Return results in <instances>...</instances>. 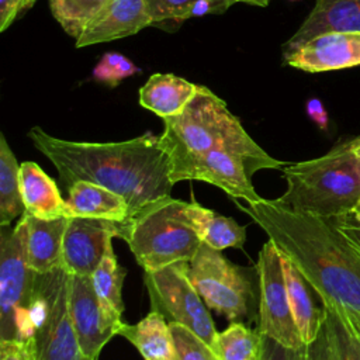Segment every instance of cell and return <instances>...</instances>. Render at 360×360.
Returning <instances> with one entry per match:
<instances>
[{
  "instance_id": "1",
  "label": "cell",
  "mask_w": 360,
  "mask_h": 360,
  "mask_svg": "<svg viewBox=\"0 0 360 360\" xmlns=\"http://www.w3.org/2000/svg\"><path fill=\"white\" fill-rule=\"evenodd\" d=\"M233 202L297 267L322 305L360 314V245L335 219L294 211L276 200Z\"/></svg>"
},
{
  "instance_id": "2",
  "label": "cell",
  "mask_w": 360,
  "mask_h": 360,
  "mask_svg": "<svg viewBox=\"0 0 360 360\" xmlns=\"http://www.w3.org/2000/svg\"><path fill=\"white\" fill-rule=\"evenodd\" d=\"M28 138L55 166L66 190L80 180L103 186L127 201L132 218L172 197L174 183L160 135L145 132L120 142H80L60 139L32 127Z\"/></svg>"
},
{
  "instance_id": "3",
  "label": "cell",
  "mask_w": 360,
  "mask_h": 360,
  "mask_svg": "<svg viewBox=\"0 0 360 360\" xmlns=\"http://www.w3.org/2000/svg\"><path fill=\"white\" fill-rule=\"evenodd\" d=\"M281 170L287 188L276 201L283 207L326 219H347L360 207V167L352 139Z\"/></svg>"
},
{
  "instance_id": "4",
  "label": "cell",
  "mask_w": 360,
  "mask_h": 360,
  "mask_svg": "<svg viewBox=\"0 0 360 360\" xmlns=\"http://www.w3.org/2000/svg\"><path fill=\"white\" fill-rule=\"evenodd\" d=\"M163 124L160 142L170 166L212 149H228L273 163L278 169L285 166V162L274 159L260 148L239 118L228 110L226 103L205 86H198L187 107L177 115L163 118Z\"/></svg>"
},
{
  "instance_id": "5",
  "label": "cell",
  "mask_w": 360,
  "mask_h": 360,
  "mask_svg": "<svg viewBox=\"0 0 360 360\" xmlns=\"http://www.w3.org/2000/svg\"><path fill=\"white\" fill-rule=\"evenodd\" d=\"M69 287L70 273L63 266L35 276L32 298L17 323L15 340H32L38 360H90L73 329Z\"/></svg>"
},
{
  "instance_id": "6",
  "label": "cell",
  "mask_w": 360,
  "mask_h": 360,
  "mask_svg": "<svg viewBox=\"0 0 360 360\" xmlns=\"http://www.w3.org/2000/svg\"><path fill=\"white\" fill-rule=\"evenodd\" d=\"M186 207V201L169 197L145 208L125 225L122 239L143 271L190 262L197 253L202 242Z\"/></svg>"
},
{
  "instance_id": "7",
  "label": "cell",
  "mask_w": 360,
  "mask_h": 360,
  "mask_svg": "<svg viewBox=\"0 0 360 360\" xmlns=\"http://www.w3.org/2000/svg\"><path fill=\"white\" fill-rule=\"evenodd\" d=\"M188 276L210 309L229 322L253 319L256 304V267H242L226 259L221 250L201 243L190 260Z\"/></svg>"
},
{
  "instance_id": "8",
  "label": "cell",
  "mask_w": 360,
  "mask_h": 360,
  "mask_svg": "<svg viewBox=\"0 0 360 360\" xmlns=\"http://www.w3.org/2000/svg\"><path fill=\"white\" fill-rule=\"evenodd\" d=\"M190 262H177L153 271H145L143 281L152 311L170 323H179L198 336L210 349L217 338L208 307L188 276Z\"/></svg>"
},
{
  "instance_id": "9",
  "label": "cell",
  "mask_w": 360,
  "mask_h": 360,
  "mask_svg": "<svg viewBox=\"0 0 360 360\" xmlns=\"http://www.w3.org/2000/svg\"><path fill=\"white\" fill-rule=\"evenodd\" d=\"M37 273L28 262V222L22 214L0 226V342L15 340L17 322L27 312Z\"/></svg>"
},
{
  "instance_id": "10",
  "label": "cell",
  "mask_w": 360,
  "mask_h": 360,
  "mask_svg": "<svg viewBox=\"0 0 360 360\" xmlns=\"http://www.w3.org/2000/svg\"><path fill=\"white\" fill-rule=\"evenodd\" d=\"M262 169H278L276 165L249 158L228 149H212L170 166V179L201 180L224 190L231 200L256 202L262 200L252 184V176Z\"/></svg>"
},
{
  "instance_id": "11",
  "label": "cell",
  "mask_w": 360,
  "mask_h": 360,
  "mask_svg": "<svg viewBox=\"0 0 360 360\" xmlns=\"http://www.w3.org/2000/svg\"><path fill=\"white\" fill-rule=\"evenodd\" d=\"M256 270L259 274L257 330L285 346H304L290 307L281 253L270 239L259 252Z\"/></svg>"
},
{
  "instance_id": "12",
  "label": "cell",
  "mask_w": 360,
  "mask_h": 360,
  "mask_svg": "<svg viewBox=\"0 0 360 360\" xmlns=\"http://www.w3.org/2000/svg\"><path fill=\"white\" fill-rule=\"evenodd\" d=\"M69 309L83 354L90 360H98L105 343L118 335L124 323L121 316L100 301L89 276L70 274Z\"/></svg>"
},
{
  "instance_id": "13",
  "label": "cell",
  "mask_w": 360,
  "mask_h": 360,
  "mask_svg": "<svg viewBox=\"0 0 360 360\" xmlns=\"http://www.w3.org/2000/svg\"><path fill=\"white\" fill-rule=\"evenodd\" d=\"M127 224L69 218L63 236V267L68 273L90 277L112 245V238L122 239Z\"/></svg>"
},
{
  "instance_id": "14",
  "label": "cell",
  "mask_w": 360,
  "mask_h": 360,
  "mask_svg": "<svg viewBox=\"0 0 360 360\" xmlns=\"http://www.w3.org/2000/svg\"><path fill=\"white\" fill-rule=\"evenodd\" d=\"M283 56L288 66L309 73L360 66V32H323Z\"/></svg>"
},
{
  "instance_id": "15",
  "label": "cell",
  "mask_w": 360,
  "mask_h": 360,
  "mask_svg": "<svg viewBox=\"0 0 360 360\" xmlns=\"http://www.w3.org/2000/svg\"><path fill=\"white\" fill-rule=\"evenodd\" d=\"M152 25L146 0H111L76 39V48L135 35Z\"/></svg>"
},
{
  "instance_id": "16",
  "label": "cell",
  "mask_w": 360,
  "mask_h": 360,
  "mask_svg": "<svg viewBox=\"0 0 360 360\" xmlns=\"http://www.w3.org/2000/svg\"><path fill=\"white\" fill-rule=\"evenodd\" d=\"M330 31L360 32V0H315V6L284 44L283 53Z\"/></svg>"
},
{
  "instance_id": "17",
  "label": "cell",
  "mask_w": 360,
  "mask_h": 360,
  "mask_svg": "<svg viewBox=\"0 0 360 360\" xmlns=\"http://www.w3.org/2000/svg\"><path fill=\"white\" fill-rule=\"evenodd\" d=\"M65 217L93 218L127 224L132 219L127 201L117 193L91 181L80 180L68 190Z\"/></svg>"
},
{
  "instance_id": "18",
  "label": "cell",
  "mask_w": 360,
  "mask_h": 360,
  "mask_svg": "<svg viewBox=\"0 0 360 360\" xmlns=\"http://www.w3.org/2000/svg\"><path fill=\"white\" fill-rule=\"evenodd\" d=\"M20 190L25 214L39 219L65 217L66 201L56 183L31 160L20 163Z\"/></svg>"
},
{
  "instance_id": "19",
  "label": "cell",
  "mask_w": 360,
  "mask_h": 360,
  "mask_svg": "<svg viewBox=\"0 0 360 360\" xmlns=\"http://www.w3.org/2000/svg\"><path fill=\"white\" fill-rule=\"evenodd\" d=\"M28 222V262L37 274L63 266V236L68 217L39 219L24 212Z\"/></svg>"
},
{
  "instance_id": "20",
  "label": "cell",
  "mask_w": 360,
  "mask_h": 360,
  "mask_svg": "<svg viewBox=\"0 0 360 360\" xmlns=\"http://www.w3.org/2000/svg\"><path fill=\"white\" fill-rule=\"evenodd\" d=\"M197 89L198 84L173 73H155L141 87L139 104L160 118L173 117L187 107Z\"/></svg>"
},
{
  "instance_id": "21",
  "label": "cell",
  "mask_w": 360,
  "mask_h": 360,
  "mask_svg": "<svg viewBox=\"0 0 360 360\" xmlns=\"http://www.w3.org/2000/svg\"><path fill=\"white\" fill-rule=\"evenodd\" d=\"M118 335L135 346L143 360H176V346L169 322L158 311H150L134 325L122 323Z\"/></svg>"
},
{
  "instance_id": "22",
  "label": "cell",
  "mask_w": 360,
  "mask_h": 360,
  "mask_svg": "<svg viewBox=\"0 0 360 360\" xmlns=\"http://www.w3.org/2000/svg\"><path fill=\"white\" fill-rule=\"evenodd\" d=\"M281 253V252H280ZM281 263L285 277V285L290 300L291 312L300 332V336L304 345H309L318 335L325 312L323 307L319 309L309 292V284L302 277V274L297 270V267L281 253Z\"/></svg>"
},
{
  "instance_id": "23",
  "label": "cell",
  "mask_w": 360,
  "mask_h": 360,
  "mask_svg": "<svg viewBox=\"0 0 360 360\" xmlns=\"http://www.w3.org/2000/svg\"><path fill=\"white\" fill-rule=\"evenodd\" d=\"M186 211L202 243L218 250L243 248L246 226L239 225L233 218L221 215L195 201L187 202Z\"/></svg>"
},
{
  "instance_id": "24",
  "label": "cell",
  "mask_w": 360,
  "mask_h": 360,
  "mask_svg": "<svg viewBox=\"0 0 360 360\" xmlns=\"http://www.w3.org/2000/svg\"><path fill=\"white\" fill-rule=\"evenodd\" d=\"M25 212L20 190V163L15 159L4 134H0V226Z\"/></svg>"
},
{
  "instance_id": "25",
  "label": "cell",
  "mask_w": 360,
  "mask_h": 360,
  "mask_svg": "<svg viewBox=\"0 0 360 360\" xmlns=\"http://www.w3.org/2000/svg\"><path fill=\"white\" fill-rule=\"evenodd\" d=\"M211 352L215 360H259L260 332L243 322H231L217 333Z\"/></svg>"
},
{
  "instance_id": "26",
  "label": "cell",
  "mask_w": 360,
  "mask_h": 360,
  "mask_svg": "<svg viewBox=\"0 0 360 360\" xmlns=\"http://www.w3.org/2000/svg\"><path fill=\"white\" fill-rule=\"evenodd\" d=\"M127 270L118 264L112 245L108 248L101 263L90 276L93 287L100 301L114 314L122 315L125 307L122 301V284Z\"/></svg>"
},
{
  "instance_id": "27",
  "label": "cell",
  "mask_w": 360,
  "mask_h": 360,
  "mask_svg": "<svg viewBox=\"0 0 360 360\" xmlns=\"http://www.w3.org/2000/svg\"><path fill=\"white\" fill-rule=\"evenodd\" d=\"M111 0H49L53 18L77 39Z\"/></svg>"
},
{
  "instance_id": "28",
  "label": "cell",
  "mask_w": 360,
  "mask_h": 360,
  "mask_svg": "<svg viewBox=\"0 0 360 360\" xmlns=\"http://www.w3.org/2000/svg\"><path fill=\"white\" fill-rule=\"evenodd\" d=\"M322 307L339 360H360V340L333 308Z\"/></svg>"
},
{
  "instance_id": "29",
  "label": "cell",
  "mask_w": 360,
  "mask_h": 360,
  "mask_svg": "<svg viewBox=\"0 0 360 360\" xmlns=\"http://www.w3.org/2000/svg\"><path fill=\"white\" fill-rule=\"evenodd\" d=\"M139 72V68L120 52H105L93 69L96 82L115 87L124 79Z\"/></svg>"
},
{
  "instance_id": "30",
  "label": "cell",
  "mask_w": 360,
  "mask_h": 360,
  "mask_svg": "<svg viewBox=\"0 0 360 360\" xmlns=\"http://www.w3.org/2000/svg\"><path fill=\"white\" fill-rule=\"evenodd\" d=\"M169 326L174 339L176 360H215L211 349L191 330L172 322Z\"/></svg>"
},
{
  "instance_id": "31",
  "label": "cell",
  "mask_w": 360,
  "mask_h": 360,
  "mask_svg": "<svg viewBox=\"0 0 360 360\" xmlns=\"http://www.w3.org/2000/svg\"><path fill=\"white\" fill-rule=\"evenodd\" d=\"M198 0H146L152 25L165 21L183 22L190 18V11Z\"/></svg>"
},
{
  "instance_id": "32",
  "label": "cell",
  "mask_w": 360,
  "mask_h": 360,
  "mask_svg": "<svg viewBox=\"0 0 360 360\" xmlns=\"http://www.w3.org/2000/svg\"><path fill=\"white\" fill-rule=\"evenodd\" d=\"M259 360H307V345L291 347L260 333Z\"/></svg>"
},
{
  "instance_id": "33",
  "label": "cell",
  "mask_w": 360,
  "mask_h": 360,
  "mask_svg": "<svg viewBox=\"0 0 360 360\" xmlns=\"http://www.w3.org/2000/svg\"><path fill=\"white\" fill-rule=\"evenodd\" d=\"M307 360H339L326 318H323L316 338L307 345Z\"/></svg>"
},
{
  "instance_id": "34",
  "label": "cell",
  "mask_w": 360,
  "mask_h": 360,
  "mask_svg": "<svg viewBox=\"0 0 360 360\" xmlns=\"http://www.w3.org/2000/svg\"><path fill=\"white\" fill-rule=\"evenodd\" d=\"M0 360H38L32 340L0 342Z\"/></svg>"
},
{
  "instance_id": "35",
  "label": "cell",
  "mask_w": 360,
  "mask_h": 360,
  "mask_svg": "<svg viewBox=\"0 0 360 360\" xmlns=\"http://www.w3.org/2000/svg\"><path fill=\"white\" fill-rule=\"evenodd\" d=\"M37 0H0V31H6L17 17L30 10Z\"/></svg>"
},
{
  "instance_id": "36",
  "label": "cell",
  "mask_w": 360,
  "mask_h": 360,
  "mask_svg": "<svg viewBox=\"0 0 360 360\" xmlns=\"http://www.w3.org/2000/svg\"><path fill=\"white\" fill-rule=\"evenodd\" d=\"M305 110H307V114L308 117L316 124V127L322 131H328V127H329V118H328V112L322 104L321 100L318 98H309L307 101V105H305Z\"/></svg>"
},
{
  "instance_id": "37",
  "label": "cell",
  "mask_w": 360,
  "mask_h": 360,
  "mask_svg": "<svg viewBox=\"0 0 360 360\" xmlns=\"http://www.w3.org/2000/svg\"><path fill=\"white\" fill-rule=\"evenodd\" d=\"M325 307L333 308L343 318V321L349 325V328L352 329L354 336L360 340V314L359 312L346 311V309H342V308H338V307H333V305H325Z\"/></svg>"
},
{
  "instance_id": "38",
  "label": "cell",
  "mask_w": 360,
  "mask_h": 360,
  "mask_svg": "<svg viewBox=\"0 0 360 360\" xmlns=\"http://www.w3.org/2000/svg\"><path fill=\"white\" fill-rule=\"evenodd\" d=\"M335 221L339 224L340 229H342L350 239H353L356 243L360 245V226H359L357 224L350 222L349 218H347V219H335Z\"/></svg>"
},
{
  "instance_id": "39",
  "label": "cell",
  "mask_w": 360,
  "mask_h": 360,
  "mask_svg": "<svg viewBox=\"0 0 360 360\" xmlns=\"http://www.w3.org/2000/svg\"><path fill=\"white\" fill-rule=\"evenodd\" d=\"M352 142H353V150H354V155H356V158H357L359 167H360V136L353 138Z\"/></svg>"
},
{
  "instance_id": "40",
  "label": "cell",
  "mask_w": 360,
  "mask_h": 360,
  "mask_svg": "<svg viewBox=\"0 0 360 360\" xmlns=\"http://www.w3.org/2000/svg\"><path fill=\"white\" fill-rule=\"evenodd\" d=\"M238 1H240V3H248V4H253V6H262V7H264V6H267L269 4V1L270 0H236V3Z\"/></svg>"
},
{
  "instance_id": "41",
  "label": "cell",
  "mask_w": 360,
  "mask_h": 360,
  "mask_svg": "<svg viewBox=\"0 0 360 360\" xmlns=\"http://www.w3.org/2000/svg\"><path fill=\"white\" fill-rule=\"evenodd\" d=\"M353 218H354V221H356V224L360 226V207L356 210V212L353 214Z\"/></svg>"
}]
</instances>
